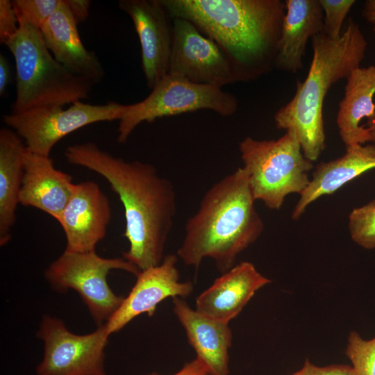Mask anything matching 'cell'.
Returning <instances> with one entry per match:
<instances>
[{
  "label": "cell",
  "instance_id": "6da1fadb",
  "mask_svg": "<svg viewBox=\"0 0 375 375\" xmlns=\"http://www.w3.org/2000/svg\"><path fill=\"white\" fill-rule=\"evenodd\" d=\"M65 156L70 164L104 178L117 194L129 243L123 258L140 271L160 264L176 211L172 182L153 165L115 156L92 142L67 147Z\"/></svg>",
  "mask_w": 375,
  "mask_h": 375
},
{
  "label": "cell",
  "instance_id": "7a4b0ae2",
  "mask_svg": "<svg viewBox=\"0 0 375 375\" xmlns=\"http://www.w3.org/2000/svg\"><path fill=\"white\" fill-rule=\"evenodd\" d=\"M172 18L192 22L230 61L237 82L275 66L285 14L281 0H160Z\"/></svg>",
  "mask_w": 375,
  "mask_h": 375
},
{
  "label": "cell",
  "instance_id": "3957f363",
  "mask_svg": "<svg viewBox=\"0 0 375 375\" xmlns=\"http://www.w3.org/2000/svg\"><path fill=\"white\" fill-rule=\"evenodd\" d=\"M249 176L242 167L214 183L185 225L177 256L198 269L207 258L222 274L261 235L263 222L255 208Z\"/></svg>",
  "mask_w": 375,
  "mask_h": 375
},
{
  "label": "cell",
  "instance_id": "277c9868",
  "mask_svg": "<svg viewBox=\"0 0 375 375\" xmlns=\"http://www.w3.org/2000/svg\"><path fill=\"white\" fill-rule=\"evenodd\" d=\"M367 41L349 19L344 33L333 40L321 33L312 38L313 55L306 78L297 81L292 99L274 115L276 126L294 133L305 157L316 161L326 148L323 103L330 88L360 67Z\"/></svg>",
  "mask_w": 375,
  "mask_h": 375
},
{
  "label": "cell",
  "instance_id": "5b68a950",
  "mask_svg": "<svg viewBox=\"0 0 375 375\" xmlns=\"http://www.w3.org/2000/svg\"><path fill=\"white\" fill-rule=\"evenodd\" d=\"M19 24L17 33L4 44L16 68V97L11 113L64 106L87 99L94 84L72 73L55 59L40 28L24 21Z\"/></svg>",
  "mask_w": 375,
  "mask_h": 375
},
{
  "label": "cell",
  "instance_id": "8992f818",
  "mask_svg": "<svg viewBox=\"0 0 375 375\" xmlns=\"http://www.w3.org/2000/svg\"><path fill=\"white\" fill-rule=\"evenodd\" d=\"M239 150L254 199L269 209H280L288 194L300 195L310 183L313 162L305 157L291 131L277 140L247 137Z\"/></svg>",
  "mask_w": 375,
  "mask_h": 375
},
{
  "label": "cell",
  "instance_id": "52a82bcc",
  "mask_svg": "<svg viewBox=\"0 0 375 375\" xmlns=\"http://www.w3.org/2000/svg\"><path fill=\"white\" fill-rule=\"evenodd\" d=\"M238 109L235 95L222 88L192 83L172 74L165 76L141 101L124 105L117 128V142L126 143L142 122L199 110H210L223 117Z\"/></svg>",
  "mask_w": 375,
  "mask_h": 375
},
{
  "label": "cell",
  "instance_id": "ba28073f",
  "mask_svg": "<svg viewBox=\"0 0 375 375\" xmlns=\"http://www.w3.org/2000/svg\"><path fill=\"white\" fill-rule=\"evenodd\" d=\"M121 269L138 276L140 270L124 258H103L95 250L65 251L46 269L45 278L61 292L73 289L81 296L98 326L106 324L124 298L115 294L107 282L108 273Z\"/></svg>",
  "mask_w": 375,
  "mask_h": 375
},
{
  "label": "cell",
  "instance_id": "9c48e42d",
  "mask_svg": "<svg viewBox=\"0 0 375 375\" xmlns=\"http://www.w3.org/2000/svg\"><path fill=\"white\" fill-rule=\"evenodd\" d=\"M60 106L34 108L3 116V122L23 140L29 151L49 156L54 146L67 135L90 124L119 120L124 104L110 101L93 105L78 101L65 109Z\"/></svg>",
  "mask_w": 375,
  "mask_h": 375
},
{
  "label": "cell",
  "instance_id": "30bf717a",
  "mask_svg": "<svg viewBox=\"0 0 375 375\" xmlns=\"http://www.w3.org/2000/svg\"><path fill=\"white\" fill-rule=\"evenodd\" d=\"M36 335L44 343L38 375H106L104 349L110 335L104 324L90 333L76 335L60 319L44 315Z\"/></svg>",
  "mask_w": 375,
  "mask_h": 375
},
{
  "label": "cell",
  "instance_id": "8fae6325",
  "mask_svg": "<svg viewBox=\"0 0 375 375\" xmlns=\"http://www.w3.org/2000/svg\"><path fill=\"white\" fill-rule=\"evenodd\" d=\"M172 24L168 74L219 88L237 82L230 61L213 40L187 19L174 17Z\"/></svg>",
  "mask_w": 375,
  "mask_h": 375
},
{
  "label": "cell",
  "instance_id": "7c38bea8",
  "mask_svg": "<svg viewBox=\"0 0 375 375\" xmlns=\"http://www.w3.org/2000/svg\"><path fill=\"white\" fill-rule=\"evenodd\" d=\"M118 6L133 23L140 43L146 83L152 90L169 73L172 18L160 0H120Z\"/></svg>",
  "mask_w": 375,
  "mask_h": 375
},
{
  "label": "cell",
  "instance_id": "4fadbf2b",
  "mask_svg": "<svg viewBox=\"0 0 375 375\" xmlns=\"http://www.w3.org/2000/svg\"><path fill=\"white\" fill-rule=\"evenodd\" d=\"M177 262L176 255L168 254L160 264L140 272L128 294L104 324L109 335L119 331L142 313L151 316L163 300L169 297L185 299L192 293L193 283L180 281Z\"/></svg>",
  "mask_w": 375,
  "mask_h": 375
},
{
  "label": "cell",
  "instance_id": "5bb4252c",
  "mask_svg": "<svg viewBox=\"0 0 375 375\" xmlns=\"http://www.w3.org/2000/svg\"><path fill=\"white\" fill-rule=\"evenodd\" d=\"M111 219L109 199L94 181L75 183L57 222L66 237L65 250L86 252L104 238Z\"/></svg>",
  "mask_w": 375,
  "mask_h": 375
},
{
  "label": "cell",
  "instance_id": "9a60e30c",
  "mask_svg": "<svg viewBox=\"0 0 375 375\" xmlns=\"http://www.w3.org/2000/svg\"><path fill=\"white\" fill-rule=\"evenodd\" d=\"M271 280L250 262L234 265L216 278L196 299V310L226 324L236 317L255 293Z\"/></svg>",
  "mask_w": 375,
  "mask_h": 375
},
{
  "label": "cell",
  "instance_id": "2e32d148",
  "mask_svg": "<svg viewBox=\"0 0 375 375\" xmlns=\"http://www.w3.org/2000/svg\"><path fill=\"white\" fill-rule=\"evenodd\" d=\"M47 47L55 59L72 73L94 85L100 83L105 72L97 56L83 45L77 22L65 0L40 28Z\"/></svg>",
  "mask_w": 375,
  "mask_h": 375
},
{
  "label": "cell",
  "instance_id": "e0dca14e",
  "mask_svg": "<svg viewBox=\"0 0 375 375\" xmlns=\"http://www.w3.org/2000/svg\"><path fill=\"white\" fill-rule=\"evenodd\" d=\"M74 184L71 175L54 166L50 156L26 149L19 203L38 209L56 221L72 195Z\"/></svg>",
  "mask_w": 375,
  "mask_h": 375
},
{
  "label": "cell",
  "instance_id": "ac0fdd59",
  "mask_svg": "<svg viewBox=\"0 0 375 375\" xmlns=\"http://www.w3.org/2000/svg\"><path fill=\"white\" fill-rule=\"evenodd\" d=\"M173 310L183 327L197 358L206 367L209 375L229 374L228 351L232 332L228 324L192 309L184 299H173Z\"/></svg>",
  "mask_w": 375,
  "mask_h": 375
},
{
  "label": "cell",
  "instance_id": "d6986e66",
  "mask_svg": "<svg viewBox=\"0 0 375 375\" xmlns=\"http://www.w3.org/2000/svg\"><path fill=\"white\" fill-rule=\"evenodd\" d=\"M274 67L297 73L310 38L322 32L324 12L319 0H286Z\"/></svg>",
  "mask_w": 375,
  "mask_h": 375
},
{
  "label": "cell",
  "instance_id": "ffe728a7",
  "mask_svg": "<svg viewBox=\"0 0 375 375\" xmlns=\"http://www.w3.org/2000/svg\"><path fill=\"white\" fill-rule=\"evenodd\" d=\"M375 168V144H356L346 147L341 157L319 163L312 178L292 212V218L298 219L306 208L324 195L332 194L348 182L364 172Z\"/></svg>",
  "mask_w": 375,
  "mask_h": 375
},
{
  "label": "cell",
  "instance_id": "44dd1931",
  "mask_svg": "<svg viewBox=\"0 0 375 375\" xmlns=\"http://www.w3.org/2000/svg\"><path fill=\"white\" fill-rule=\"evenodd\" d=\"M375 66L358 67L347 78L344 97L339 103L336 122L346 147L371 142L369 131L361 120L375 114Z\"/></svg>",
  "mask_w": 375,
  "mask_h": 375
},
{
  "label": "cell",
  "instance_id": "7402d4cb",
  "mask_svg": "<svg viewBox=\"0 0 375 375\" xmlns=\"http://www.w3.org/2000/svg\"><path fill=\"white\" fill-rule=\"evenodd\" d=\"M26 147L21 137L10 128L0 130V245L11 238L16 222L24 174Z\"/></svg>",
  "mask_w": 375,
  "mask_h": 375
},
{
  "label": "cell",
  "instance_id": "603a6c76",
  "mask_svg": "<svg viewBox=\"0 0 375 375\" xmlns=\"http://www.w3.org/2000/svg\"><path fill=\"white\" fill-rule=\"evenodd\" d=\"M348 228L351 238L358 246L365 249L375 248V199L352 210Z\"/></svg>",
  "mask_w": 375,
  "mask_h": 375
},
{
  "label": "cell",
  "instance_id": "cb8c5ba5",
  "mask_svg": "<svg viewBox=\"0 0 375 375\" xmlns=\"http://www.w3.org/2000/svg\"><path fill=\"white\" fill-rule=\"evenodd\" d=\"M345 353L356 375H375V337L366 340L358 332H350Z\"/></svg>",
  "mask_w": 375,
  "mask_h": 375
},
{
  "label": "cell",
  "instance_id": "d4e9b609",
  "mask_svg": "<svg viewBox=\"0 0 375 375\" xmlns=\"http://www.w3.org/2000/svg\"><path fill=\"white\" fill-rule=\"evenodd\" d=\"M61 0H14L19 21L26 22L38 28L55 12Z\"/></svg>",
  "mask_w": 375,
  "mask_h": 375
},
{
  "label": "cell",
  "instance_id": "484cf974",
  "mask_svg": "<svg viewBox=\"0 0 375 375\" xmlns=\"http://www.w3.org/2000/svg\"><path fill=\"white\" fill-rule=\"evenodd\" d=\"M324 12L322 33L336 40L341 35L342 23L356 3L354 0H319Z\"/></svg>",
  "mask_w": 375,
  "mask_h": 375
},
{
  "label": "cell",
  "instance_id": "4316f807",
  "mask_svg": "<svg viewBox=\"0 0 375 375\" xmlns=\"http://www.w3.org/2000/svg\"><path fill=\"white\" fill-rule=\"evenodd\" d=\"M19 27L12 1L0 0V42L4 44L17 33Z\"/></svg>",
  "mask_w": 375,
  "mask_h": 375
},
{
  "label": "cell",
  "instance_id": "83f0119b",
  "mask_svg": "<svg viewBox=\"0 0 375 375\" xmlns=\"http://www.w3.org/2000/svg\"><path fill=\"white\" fill-rule=\"evenodd\" d=\"M291 375H356L351 366L333 365L317 366L306 359L303 367Z\"/></svg>",
  "mask_w": 375,
  "mask_h": 375
},
{
  "label": "cell",
  "instance_id": "f1b7e54d",
  "mask_svg": "<svg viewBox=\"0 0 375 375\" xmlns=\"http://www.w3.org/2000/svg\"><path fill=\"white\" fill-rule=\"evenodd\" d=\"M77 24L85 21L89 16L90 1L65 0Z\"/></svg>",
  "mask_w": 375,
  "mask_h": 375
},
{
  "label": "cell",
  "instance_id": "f546056e",
  "mask_svg": "<svg viewBox=\"0 0 375 375\" xmlns=\"http://www.w3.org/2000/svg\"><path fill=\"white\" fill-rule=\"evenodd\" d=\"M148 375H159L151 373ZM172 375H209L204 364L198 358H195L186 363L179 371Z\"/></svg>",
  "mask_w": 375,
  "mask_h": 375
},
{
  "label": "cell",
  "instance_id": "4dcf8cb0",
  "mask_svg": "<svg viewBox=\"0 0 375 375\" xmlns=\"http://www.w3.org/2000/svg\"><path fill=\"white\" fill-rule=\"evenodd\" d=\"M10 80V68L6 58L0 54V94L3 96Z\"/></svg>",
  "mask_w": 375,
  "mask_h": 375
},
{
  "label": "cell",
  "instance_id": "1f68e13d",
  "mask_svg": "<svg viewBox=\"0 0 375 375\" xmlns=\"http://www.w3.org/2000/svg\"><path fill=\"white\" fill-rule=\"evenodd\" d=\"M362 15L366 20L375 25V0L365 1Z\"/></svg>",
  "mask_w": 375,
  "mask_h": 375
},
{
  "label": "cell",
  "instance_id": "d6a6232c",
  "mask_svg": "<svg viewBox=\"0 0 375 375\" xmlns=\"http://www.w3.org/2000/svg\"><path fill=\"white\" fill-rule=\"evenodd\" d=\"M366 127L369 131L371 135V142L375 144V114L371 118L367 119Z\"/></svg>",
  "mask_w": 375,
  "mask_h": 375
},
{
  "label": "cell",
  "instance_id": "836d02e7",
  "mask_svg": "<svg viewBox=\"0 0 375 375\" xmlns=\"http://www.w3.org/2000/svg\"><path fill=\"white\" fill-rule=\"evenodd\" d=\"M374 32L375 33V25H374Z\"/></svg>",
  "mask_w": 375,
  "mask_h": 375
}]
</instances>
